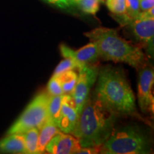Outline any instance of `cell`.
Segmentation results:
<instances>
[{
	"label": "cell",
	"instance_id": "obj_1",
	"mask_svg": "<svg viewBox=\"0 0 154 154\" xmlns=\"http://www.w3.org/2000/svg\"><path fill=\"white\" fill-rule=\"evenodd\" d=\"M118 116L93 93L88 96L71 134L78 139L81 147H101L113 131Z\"/></svg>",
	"mask_w": 154,
	"mask_h": 154
},
{
	"label": "cell",
	"instance_id": "obj_2",
	"mask_svg": "<svg viewBox=\"0 0 154 154\" xmlns=\"http://www.w3.org/2000/svg\"><path fill=\"white\" fill-rule=\"evenodd\" d=\"M94 91L96 97L119 116H131L140 119L137 112L136 99L122 69L106 66L99 70Z\"/></svg>",
	"mask_w": 154,
	"mask_h": 154
},
{
	"label": "cell",
	"instance_id": "obj_3",
	"mask_svg": "<svg viewBox=\"0 0 154 154\" xmlns=\"http://www.w3.org/2000/svg\"><path fill=\"white\" fill-rule=\"evenodd\" d=\"M84 35L96 44L99 57L105 60L127 63L136 69L146 66L147 59L141 48L121 37L116 29L100 26Z\"/></svg>",
	"mask_w": 154,
	"mask_h": 154
},
{
	"label": "cell",
	"instance_id": "obj_4",
	"mask_svg": "<svg viewBox=\"0 0 154 154\" xmlns=\"http://www.w3.org/2000/svg\"><path fill=\"white\" fill-rule=\"evenodd\" d=\"M150 143L143 134L134 127L126 126L116 129L101 146V153H149Z\"/></svg>",
	"mask_w": 154,
	"mask_h": 154
},
{
	"label": "cell",
	"instance_id": "obj_5",
	"mask_svg": "<svg viewBox=\"0 0 154 154\" xmlns=\"http://www.w3.org/2000/svg\"><path fill=\"white\" fill-rule=\"evenodd\" d=\"M50 95L45 92L38 94L10 127L7 134H22L33 128L38 130L48 119V104Z\"/></svg>",
	"mask_w": 154,
	"mask_h": 154
},
{
	"label": "cell",
	"instance_id": "obj_6",
	"mask_svg": "<svg viewBox=\"0 0 154 154\" xmlns=\"http://www.w3.org/2000/svg\"><path fill=\"white\" fill-rule=\"evenodd\" d=\"M99 70L97 66L88 64L79 69L78 79L74 89L70 94L74 100L75 108L79 116L87 101L91 88L97 79Z\"/></svg>",
	"mask_w": 154,
	"mask_h": 154
},
{
	"label": "cell",
	"instance_id": "obj_7",
	"mask_svg": "<svg viewBox=\"0 0 154 154\" xmlns=\"http://www.w3.org/2000/svg\"><path fill=\"white\" fill-rule=\"evenodd\" d=\"M153 84L154 72L153 68L146 66L140 68L138 83V101L140 110L143 113H153Z\"/></svg>",
	"mask_w": 154,
	"mask_h": 154
},
{
	"label": "cell",
	"instance_id": "obj_8",
	"mask_svg": "<svg viewBox=\"0 0 154 154\" xmlns=\"http://www.w3.org/2000/svg\"><path fill=\"white\" fill-rule=\"evenodd\" d=\"M135 38L144 47L153 50L154 36V18H146L138 16L137 18L129 19L126 23Z\"/></svg>",
	"mask_w": 154,
	"mask_h": 154
},
{
	"label": "cell",
	"instance_id": "obj_9",
	"mask_svg": "<svg viewBox=\"0 0 154 154\" xmlns=\"http://www.w3.org/2000/svg\"><path fill=\"white\" fill-rule=\"evenodd\" d=\"M80 149V144L75 136L60 131L50 140L45 151L51 154H71L76 153Z\"/></svg>",
	"mask_w": 154,
	"mask_h": 154
},
{
	"label": "cell",
	"instance_id": "obj_10",
	"mask_svg": "<svg viewBox=\"0 0 154 154\" xmlns=\"http://www.w3.org/2000/svg\"><path fill=\"white\" fill-rule=\"evenodd\" d=\"M79 114L75 108L74 100L70 94H64L58 120V128L61 132L71 134L76 126Z\"/></svg>",
	"mask_w": 154,
	"mask_h": 154
},
{
	"label": "cell",
	"instance_id": "obj_11",
	"mask_svg": "<svg viewBox=\"0 0 154 154\" xmlns=\"http://www.w3.org/2000/svg\"><path fill=\"white\" fill-rule=\"evenodd\" d=\"M60 51L62 57L72 58L82 66L94 62L99 57L97 46L92 42H90V43L76 51L72 49L66 44H61L60 45Z\"/></svg>",
	"mask_w": 154,
	"mask_h": 154
},
{
	"label": "cell",
	"instance_id": "obj_12",
	"mask_svg": "<svg viewBox=\"0 0 154 154\" xmlns=\"http://www.w3.org/2000/svg\"><path fill=\"white\" fill-rule=\"evenodd\" d=\"M0 152L7 153H27L23 135L11 134L2 138L0 140Z\"/></svg>",
	"mask_w": 154,
	"mask_h": 154
},
{
	"label": "cell",
	"instance_id": "obj_13",
	"mask_svg": "<svg viewBox=\"0 0 154 154\" xmlns=\"http://www.w3.org/2000/svg\"><path fill=\"white\" fill-rule=\"evenodd\" d=\"M60 132L57 125L47 119L38 131L37 153H43L45 148L54 136Z\"/></svg>",
	"mask_w": 154,
	"mask_h": 154
},
{
	"label": "cell",
	"instance_id": "obj_14",
	"mask_svg": "<svg viewBox=\"0 0 154 154\" xmlns=\"http://www.w3.org/2000/svg\"><path fill=\"white\" fill-rule=\"evenodd\" d=\"M54 76L59 79L64 94H72L78 79V74L74 70H69Z\"/></svg>",
	"mask_w": 154,
	"mask_h": 154
},
{
	"label": "cell",
	"instance_id": "obj_15",
	"mask_svg": "<svg viewBox=\"0 0 154 154\" xmlns=\"http://www.w3.org/2000/svg\"><path fill=\"white\" fill-rule=\"evenodd\" d=\"M63 96H50L48 104V119L57 126L60 115ZM58 127V126H57Z\"/></svg>",
	"mask_w": 154,
	"mask_h": 154
},
{
	"label": "cell",
	"instance_id": "obj_16",
	"mask_svg": "<svg viewBox=\"0 0 154 154\" xmlns=\"http://www.w3.org/2000/svg\"><path fill=\"white\" fill-rule=\"evenodd\" d=\"M38 131L39 130L37 128H33L22 134L26 152L29 154L37 153Z\"/></svg>",
	"mask_w": 154,
	"mask_h": 154
},
{
	"label": "cell",
	"instance_id": "obj_17",
	"mask_svg": "<svg viewBox=\"0 0 154 154\" xmlns=\"http://www.w3.org/2000/svg\"><path fill=\"white\" fill-rule=\"evenodd\" d=\"M76 5L84 13L92 15H95L100 8L99 0H78Z\"/></svg>",
	"mask_w": 154,
	"mask_h": 154
},
{
	"label": "cell",
	"instance_id": "obj_18",
	"mask_svg": "<svg viewBox=\"0 0 154 154\" xmlns=\"http://www.w3.org/2000/svg\"><path fill=\"white\" fill-rule=\"evenodd\" d=\"M83 66L79 64L78 62L72 59V58H65L63 61L58 64L57 68L55 69L54 75L60 74L61 73L66 72L69 70H74V69H79Z\"/></svg>",
	"mask_w": 154,
	"mask_h": 154
},
{
	"label": "cell",
	"instance_id": "obj_19",
	"mask_svg": "<svg viewBox=\"0 0 154 154\" xmlns=\"http://www.w3.org/2000/svg\"><path fill=\"white\" fill-rule=\"evenodd\" d=\"M105 3L113 14L118 16L126 14V0H106Z\"/></svg>",
	"mask_w": 154,
	"mask_h": 154
},
{
	"label": "cell",
	"instance_id": "obj_20",
	"mask_svg": "<svg viewBox=\"0 0 154 154\" xmlns=\"http://www.w3.org/2000/svg\"><path fill=\"white\" fill-rule=\"evenodd\" d=\"M140 0H126V15L131 19L137 18L140 13Z\"/></svg>",
	"mask_w": 154,
	"mask_h": 154
},
{
	"label": "cell",
	"instance_id": "obj_21",
	"mask_svg": "<svg viewBox=\"0 0 154 154\" xmlns=\"http://www.w3.org/2000/svg\"><path fill=\"white\" fill-rule=\"evenodd\" d=\"M47 89L50 96H61L64 95L61 83L57 76L53 75L48 83Z\"/></svg>",
	"mask_w": 154,
	"mask_h": 154
},
{
	"label": "cell",
	"instance_id": "obj_22",
	"mask_svg": "<svg viewBox=\"0 0 154 154\" xmlns=\"http://www.w3.org/2000/svg\"><path fill=\"white\" fill-rule=\"evenodd\" d=\"M49 4L65 10H74L77 8L74 0H44Z\"/></svg>",
	"mask_w": 154,
	"mask_h": 154
},
{
	"label": "cell",
	"instance_id": "obj_23",
	"mask_svg": "<svg viewBox=\"0 0 154 154\" xmlns=\"http://www.w3.org/2000/svg\"><path fill=\"white\" fill-rule=\"evenodd\" d=\"M139 4L140 11H144L153 7L154 0H140Z\"/></svg>",
	"mask_w": 154,
	"mask_h": 154
},
{
	"label": "cell",
	"instance_id": "obj_24",
	"mask_svg": "<svg viewBox=\"0 0 154 154\" xmlns=\"http://www.w3.org/2000/svg\"><path fill=\"white\" fill-rule=\"evenodd\" d=\"M100 151H101V147H81L76 153H100Z\"/></svg>",
	"mask_w": 154,
	"mask_h": 154
},
{
	"label": "cell",
	"instance_id": "obj_25",
	"mask_svg": "<svg viewBox=\"0 0 154 154\" xmlns=\"http://www.w3.org/2000/svg\"><path fill=\"white\" fill-rule=\"evenodd\" d=\"M100 2H103V3H105L106 2V0H99Z\"/></svg>",
	"mask_w": 154,
	"mask_h": 154
}]
</instances>
